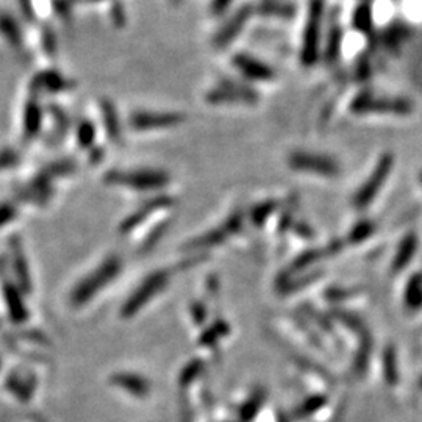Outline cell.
<instances>
[{
    "mask_svg": "<svg viewBox=\"0 0 422 422\" xmlns=\"http://www.w3.org/2000/svg\"><path fill=\"white\" fill-rule=\"evenodd\" d=\"M290 163L294 169L313 172V174H318V176H335L338 172V166L333 160L319 155L296 154L291 156Z\"/></svg>",
    "mask_w": 422,
    "mask_h": 422,
    "instance_id": "cell-1",
    "label": "cell"
},
{
    "mask_svg": "<svg viewBox=\"0 0 422 422\" xmlns=\"http://www.w3.org/2000/svg\"><path fill=\"white\" fill-rule=\"evenodd\" d=\"M391 163H393V158H391V155H387V156L382 158V161L379 163V166H377V169H375L374 174L371 176V178L367 180V183L363 188H361V190L357 194L355 205L358 208L365 207L366 203L371 202L372 198L375 195V193L380 190L383 180H385V177L389 174Z\"/></svg>",
    "mask_w": 422,
    "mask_h": 422,
    "instance_id": "cell-2",
    "label": "cell"
},
{
    "mask_svg": "<svg viewBox=\"0 0 422 422\" xmlns=\"http://www.w3.org/2000/svg\"><path fill=\"white\" fill-rule=\"evenodd\" d=\"M413 251H414V241L409 239V241H406V243L404 244L402 251H399V253H397V258H396V268H399V266L405 265L406 260L410 258L409 255H410Z\"/></svg>",
    "mask_w": 422,
    "mask_h": 422,
    "instance_id": "cell-3",
    "label": "cell"
}]
</instances>
